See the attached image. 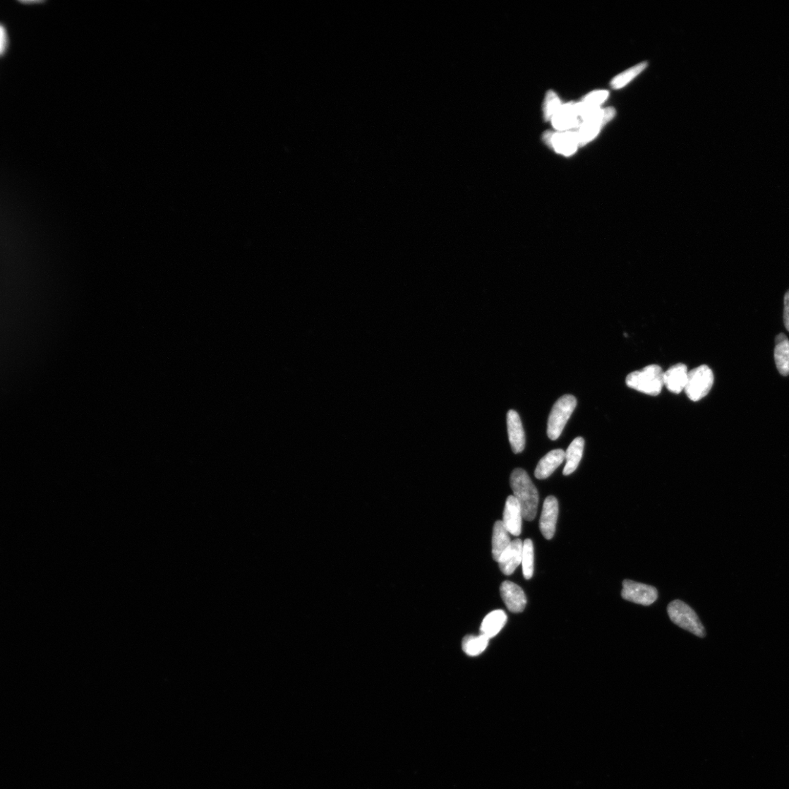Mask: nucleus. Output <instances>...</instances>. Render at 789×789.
<instances>
[{"instance_id":"nucleus-6","label":"nucleus","mask_w":789,"mask_h":789,"mask_svg":"<svg viewBox=\"0 0 789 789\" xmlns=\"http://www.w3.org/2000/svg\"><path fill=\"white\" fill-rule=\"evenodd\" d=\"M622 598L643 606H650L657 600V589L651 586L625 579L621 591Z\"/></svg>"},{"instance_id":"nucleus-18","label":"nucleus","mask_w":789,"mask_h":789,"mask_svg":"<svg viewBox=\"0 0 789 789\" xmlns=\"http://www.w3.org/2000/svg\"><path fill=\"white\" fill-rule=\"evenodd\" d=\"M507 616L502 610H494L484 618L481 627V634L490 639L496 636L504 628Z\"/></svg>"},{"instance_id":"nucleus-4","label":"nucleus","mask_w":789,"mask_h":789,"mask_svg":"<svg viewBox=\"0 0 789 789\" xmlns=\"http://www.w3.org/2000/svg\"><path fill=\"white\" fill-rule=\"evenodd\" d=\"M577 406V400L572 394H565L560 397L554 404L548 423V438L554 441L558 439L560 434L571 417Z\"/></svg>"},{"instance_id":"nucleus-12","label":"nucleus","mask_w":789,"mask_h":789,"mask_svg":"<svg viewBox=\"0 0 789 789\" xmlns=\"http://www.w3.org/2000/svg\"><path fill=\"white\" fill-rule=\"evenodd\" d=\"M523 546L522 539H514L498 560V565L504 574L511 575L522 563Z\"/></svg>"},{"instance_id":"nucleus-1","label":"nucleus","mask_w":789,"mask_h":789,"mask_svg":"<svg viewBox=\"0 0 789 789\" xmlns=\"http://www.w3.org/2000/svg\"><path fill=\"white\" fill-rule=\"evenodd\" d=\"M510 486L514 496L521 505L523 517L526 521H534L538 504V493L527 472L522 469H514L510 476Z\"/></svg>"},{"instance_id":"nucleus-25","label":"nucleus","mask_w":789,"mask_h":789,"mask_svg":"<svg viewBox=\"0 0 789 789\" xmlns=\"http://www.w3.org/2000/svg\"><path fill=\"white\" fill-rule=\"evenodd\" d=\"M10 47V38L6 25L1 23L0 25V56L4 58Z\"/></svg>"},{"instance_id":"nucleus-9","label":"nucleus","mask_w":789,"mask_h":789,"mask_svg":"<svg viewBox=\"0 0 789 789\" xmlns=\"http://www.w3.org/2000/svg\"><path fill=\"white\" fill-rule=\"evenodd\" d=\"M500 592L510 611L518 613L524 610L527 599L524 590L520 586L510 581H505L501 586Z\"/></svg>"},{"instance_id":"nucleus-15","label":"nucleus","mask_w":789,"mask_h":789,"mask_svg":"<svg viewBox=\"0 0 789 789\" xmlns=\"http://www.w3.org/2000/svg\"><path fill=\"white\" fill-rule=\"evenodd\" d=\"M577 103H569L560 107L552 118L553 127L558 131H566L579 126Z\"/></svg>"},{"instance_id":"nucleus-2","label":"nucleus","mask_w":789,"mask_h":789,"mask_svg":"<svg viewBox=\"0 0 789 789\" xmlns=\"http://www.w3.org/2000/svg\"><path fill=\"white\" fill-rule=\"evenodd\" d=\"M663 375L664 372L659 366L650 365L630 373L626 383L632 389L656 397L664 386Z\"/></svg>"},{"instance_id":"nucleus-5","label":"nucleus","mask_w":789,"mask_h":789,"mask_svg":"<svg viewBox=\"0 0 789 789\" xmlns=\"http://www.w3.org/2000/svg\"><path fill=\"white\" fill-rule=\"evenodd\" d=\"M713 383L712 370L708 366L702 365L689 372L687 383L684 390L690 400L699 402L707 396Z\"/></svg>"},{"instance_id":"nucleus-22","label":"nucleus","mask_w":789,"mask_h":789,"mask_svg":"<svg viewBox=\"0 0 789 789\" xmlns=\"http://www.w3.org/2000/svg\"><path fill=\"white\" fill-rule=\"evenodd\" d=\"M534 545L530 538L526 539L523 546L522 566L523 574L526 579H530L534 574Z\"/></svg>"},{"instance_id":"nucleus-7","label":"nucleus","mask_w":789,"mask_h":789,"mask_svg":"<svg viewBox=\"0 0 789 789\" xmlns=\"http://www.w3.org/2000/svg\"><path fill=\"white\" fill-rule=\"evenodd\" d=\"M615 114V109L608 108L597 111L585 119L579 131L577 132L579 146H584L591 140L601 127L614 117Z\"/></svg>"},{"instance_id":"nucleus-19","label":"nucleus","mask_w":789,"mask_h":789,"mask_svg":"<svg viewBox=\"0 0 789 789\" xmlns=\"http://www.w3.org/2000/svg\"><path fill=\"white\" fill-rule=\"evenodd\" d=\"M775 361L778 370L783 376L789 375V341L783 334L776 337Z\"/></svg>"},{"instance_id":"nucleus-17","label":"nucleus","mask_w":789,"mask_h":789,"mask_svg":"<svg viewBox=\"0 0 789 789\" xmlns=\"http://www.w3.org/2000/svg\"><path fill=\"white\" fill-rule=\"evenodd\" d=\"M510 533L502 521H497L493 529L492 555L496 562L511 544Z\"/></svg>"},{"instance_id":"nucleus-20","label":"nucleus","mask_w":789,"mask_h":789,"mask_svg":"<svg viewBox=\"0 0 789 789\" xmlns=\"http://www.w3.org/2000/svg\"><path fill=\"white\" fill-rule=\"evenodd\" d=\"M585 441L582 438H577L569 446L566 452V466L563 474L568 476L572 474L578 467L583 458Z\"/></svg>"},{"instance_id":"nucleus-8","label":"nucleus","mask_w":789,"mask_h":789,"mask_svg":"<svg viewBox=\"0 0 789 789\" xmlns=\"http://www.w3.org/2000/svg\"><path fill=\"white\" fill-rule=\"evenodd\" d=\"M523 518L522 510L517 498L514 495L508 496L502 522L510 534L515 536L521 535Z\"/></svg>"},{"instance_id":"nucleus-14","label":"nucleus","mask_w":789,"mask_h":789,"mask_svg":"<svg viewBox=\"0 0 789 789\" xmlns=\"http://www.w3.org/2000/svg\"><path fill=\"white\" fill-rule=\"evenodd\" d=\"M566 459V452L562 449L553 450L539 461L534 475L538 480H545L562 464Z\"/></svg>"},{"instance_id":"nucleus-10","label":"nucleus","mask_w":789,"mask_h":789,"mask_svg":"<svg viewBox=\"0 0 789 789\" xmlns=\"http://www.w3.org/2000/svg\"><path fill=\"white\" fill-rule=\"evenodd\" d=\"M558 515V502L557 498L553 495L548 496L543 505L541 520H539V529H541L543 536L548 541L552 539L555 534Z\"/></svg>"},{"instance_id":"nucleus-24","label":"nucleus","mask_w":789,"mask_h":789,"mask_svg":"<svg viewBox=\"0 0 789 789\" xmlns=\"http://www.w3.org/2000/svg\"><path fill=\"white\" fill-rule=\"evenodd\" d=\"M560 105V102L556 94L553 92H549L547 95L545 103V117L546 119H552L555 114L558 111Z\"/></svg>"},{"instance_id":"nucleus-3","label":"nucleus","mask_w":789,"mask_h":789,"mask_svg":"<svg viewBox=\"0 0 789 789\" xmlns=\"http://www.w3.org/2000/svg\"><path fill=\"white\" fill-rule=\"evenodd\" d=\"M668 615L675 625L699 637H704L706 632L695 611L680 600H675L668 607Z\"/></svg>"},{"instance_id":"nucleus-23","label":"nucleus","mask_w":789,"mask_h":789,"mask_svg":"<svg viewBox=\"0 0 789 789\" xmlns=\"http://www.w3.org/2000/svg\"><path fill=\"white\" fill-rule=\"evenodd\" d=\"M646 66V64H641L625 72L624 73L619 75L612 81V87L615 89H619L622 87H624L630 80H631L638 74H639L644 69H645Z\"/></svg>"},{"instance_id":"nucleus-16","label":"nucleus","mask_w":789,"mask_h":789,"mask_svg":"<svg viewBox=\"0 0 789 789\" xmlns=\"http://www.w3.org/2000/svg\"><path fill=\"white\" fill-rule=\"evenodd\" d=\"M688 375L687 366L683 363H677L664 372V386L671 392L680 393L686 387Z\"/></svg>"},{"instance_id":"nucleus-26","label":"nucleus","mask_w":789,"mask_h":789,"mask_svg":"<svg viewBox=\"0 0 789 789\" xmlns=\"http://www.w3.org/2000/svg\"><path fill=\"white\" fill-rule=\"evenodd\" d=\"M783 320L785 328L789 331V289L786 292L784 297V313Z\"/></svg>"},{"instance_id":"nucleus-11","label":"nucleus","mask_w":789,"mask_h":789,"mask_svg":"<svg viewBox=\"0 0 789 789\" xmlns=\"http://www.w3.org/2000/svg\"><path fill=\"white\" fill-rule=\"evenodd\" d=\"M544 138L557 152L566 156L574 154L579 146L577 132H548Z\"/></svg>"},{"instance_id":"nucleus-21","label":"nucleus","mask_w":789,"mask_h":789,"mask_svg":"<svg viewBox=\"0 0 789 789\" xmlns=\"http://www.w3.org/2000/svg\"><path fill=\"white\" fill-rule=\"evenodd\" d=\"M489 639L483 634L478 636L468 635L463 639L462 649L468 656H479L487 649Z\"/></svg>"},{"instance_id":"nucleus-27","label":"nucleus","mask_w":789,"mask_h":789,"mask_svg":"<svg viewBox=\"0 0 789 789\" xmlns=\"http://www.w3.org/2000/svg\"><path fill=\"white\" fill-rule=\"evenodd\" d=\"M18 3L29 6L32 5L43 4L46 3V1H43V0H41V1L40 0H35V1H34V0H30V1H29V0H28V1H18Z\"/></svg>"},{"instance_id":"nucleus-13","label":"nucleus","mask_w":789,"mask_h":789,"mask_svg":"<svg viewBox=\"0 0 789 789\" xmlns=\"http://www.w3.org/2000/svg\"><path fill=\"white\" fill-rule=\"evenodd\" d=\"M507 430L513 452H522L526 445L525 432L520 417L514 410H510L507 413Z\"/></svg>"}]
</instances>
